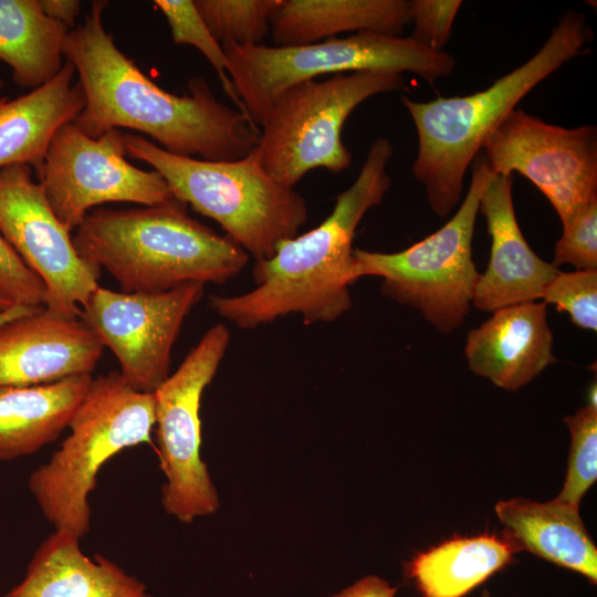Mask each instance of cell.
Segmentation results:
<instances>
[{
  "label": "cell",
  "instance_id": "28",
  "mask_svg": "<svg viewBox=\"0 0 597 597\" xmlns=\"http://www.w3.org/2000/svg\"><path fill=\"white\" fill-rule=\"evenodd\" d=\"M541 298L558 312H566L574 325L597 331V270L558 271Z\"/></svg>",
  "mask_w": 597,
  "mask_h": 597
},
{
  "label": "cell",
  "instance_id": "18",
  "mask_svg": "<svg viewBox=\"0 0 597 597\" xmlns=\"http://www.w3.org/2000/svg\"><path fill=\"white\" fill-rule=\"evenodd\" d=\"M502 536L515 553L528 552L597 584V547L579 507L555 498L536 502L513 498L495 503Z\"/></svg>",
  "mask_w": 597,
  "mask_h": 597
},
{
  "label": "cell",
  "instance_id": "23",
  "mask_svg": "<svg viewBox=\"0 0 597 597\" xmlns=\"http://www.w3.org/2000/svg\"><path fill=\"white\" fill-rule=\"evenodd\" d=\"M514 554L502 535L454 537L417 554L407 574L422 597H464L510 564Z\"/></svg>",
  "mask_w": 597,
  "mask_h": 597
},
{
  "label": "cell",
  "instance_id": "16",
  "mask_svg": "<svg viewBox=\"0 0 597 597\" xmlns=\"http://www.w3.org/2000/svg\"><path fill=\"white\" fill-rule=\"evenodd\" d=\"M512 175L490 178L479 211L486 221L491 238L488 266L476 281L472 305L484 312L535 302L559 271L541 259L530 247L517 223Z\"/></svg>",
  "mask_w": 597,
  "mask_h": 597
},
{
  "label": "cell",
  "instance_id": "34",
  "mask_svg": "<svg viewBox=\"0 0 597 597\" xmlns=\"http://www.w3.org/2000/svg\"><path fill=\"white\" fill-rule=\"evenodd\" d=\"M42 306H39V307H35V306H25V305H12L6 310H1L0 311V325L13 320V318H17V317H20V316H23V315H27V314H30L34 311H36L38 308H40Z\"/></svg>",
  "mask_w": 597,
  "mask_h": 597
},
{
  "label": "cell",
  "instance_id": "7",
  "mask_svg": "<svg viewBox=\"0 0 597 597\" xmlns=\"http://www.w3.org/2000/svg\"><path fill=\"white\" fill-rule=\"evenodd\" d=\"M234 92L255 125L289 87L321 75L359 71L409 72L432 83L450 76L455 60L411 38L357 32L307 45L221 43Z\"/></svg>",
  "mask_w": 597,
  "mask_h": 597
},
{
  "label": "cell",
  "instance_id": "26",
  "mask_svg": "<svg viewBox=\"0 0 597 597\" xmlns=\"http://www.w3.org/2000/svg\"><path fill=\"white\" fill-rule=\"evenodd\" d=\"M570 432L565 480L556 500L579 507L597 480V407L586 405L564 418Z\"/></svg>",
  "mask_w": 597,
  "mask_h": 597
},
{
  "label": "cell",
  "instance_id": "15",
  "mask_svg": "<svg viewBox=\"0 0 597 597\" xmlns=\"http://www.w3.org/2000/svg\"><path fill=\"white\" fill-rule=\"evenodd\" d=\"M104 348L81 318L42 306L0 325V387L92 375Z\"/></svg>",
  "mask_w": 597,
  "mask_h": 597
},
{
  "label": "cell",
  "instance_id": "17",
  "mask_svg": "<svg viewBox=\"0 0 597 597\" xmlns=\"http://www.w3.org/2000/svg\"><path fill=\"white\" fill-rule=\"evenodd\" d=\"M469 369L499 388L517 390L557 359L544 302L506 306L467 336Z\"/></svg>",
  "mask_w": 597,
  "mask_h": 597
},
{
  "label": "cell",
  "instance_id": "31",
  "mask_svg": "<svg viewBox=\"0 0 597 597\" xmlns=\"http://www.w3.org/2000/svg\"><path fill=\"white\" fill-rule=\"evenodd\" d=\"M461 4L460 0L409 1L410 23H413L409 38L432 50L443 51Z\"/></svg>",
  "mask_w": 597,
  "mask_h": 597
},
{
  "label": "cell",
  "instance_id": "3",
  "mask_svg": "<svg viewBox=\"0 0 597 597\" xmlns=\"http://www.w3.org/2000/svg\"><path fill=\"white\" fill-rule=\"evenodd\" d=\"M78 255L105 270L125 293H157L189 282L221 284L249 254L191 218L186 205L91 210L72 237Z\"/></svg>",
  "mask_w": 597,
  "mask_h": 597
},
{
  "label": "cell",
  "instance_id": "13",
  "mask_svg": "<svg viewBox=\"0 0 597 597\" xmlns=\"http://www.w3.org/2000/svg\"><path fill=\"white\" fill-rule=\"evenodd\" d=\"M203 293L205 284L199 282L157 293L98 286L81 307L80 318L114 353L124 380L153 394L169 377L172 346Z\"/></svg>",
  "mask_w": 597,
  "mask_h": 597
},
{
  "label": "cell",
  "instance_id": "29",
  "mask_svg": "<svg viewBox=\"0 0 597 597\" xmlns=\"http://www.w3.org/2000/svg\"><path fill=\"white\" fill-rule=\"evenodd\" d=\"M552 263L556 266L569 264L576 270H597V199L563 226Z\"/></svg>",
  "mask_w": 597,
  "mask_h": 597
},
{
  "label": "cell",
  "instance_id": "4",
  "mask_svg": "<svg viewBox=\"0 0 597 597\" xmlns=\"http://www.w3.org/2000/svg\"><path fill=\"white\" fill-rule=\"evenodd\" d=\"M591 38L585 17L568 10L531 59L488 88L427 102L401 97L418 136L412 174L436 214L447 217L459 203L469 166L504 117L543 80L582 54Z\"/></svg>",
  "mask_w": 597,
  "mask_h": 597
},
{
  "label": "cell",
  "instance_id": "37",
  "mask_svg": "<svg viewBox=\"0 0 597 597\" xmlns=\"http://www.w3.org/2000/svg\"><path fill=\"white\" fill-rule=\"evenodd\" d=\"M479 597H492L490 590L484 589Z\"/></svg>",
  "mask_w": 597,
  "mask_h": 597
},
{
  "label": "cell",
  "instance_id": "20",
  "mask_svg": "<svg viewBox=\"0 0 597 597\" xmlns=\"http://www.w3.org/2000/svg\"><path fill=\"white\" fill-rule=\"evenodd\" d=\"M75 74L66 61L41 87L15 98L0 97V169L14 164L39 168L55 132L84 107V92L74 82Z\"/></svg>",
  "mask_w": 597,
  "mask_h": 597
},
{
  "label": "cell",
  "instance_id": "11",
  "mask_svg": "<svg viewBox=\"0 0 597 597\" xmlns=\"http://www.w3.org/2000/svg\"><path fill=\"white\" fill-rule=\"evenodd\" d=\"M126 157L121 129L92 138L70 122L55 132L35 171L53 213L70 232L105 202L153 207L176 200L159 172Z\"/></svg>",
  "mask_w": 597,
  "mask_h": 597
},
{
  "label": "cell",
  "instance_id": "2",
  "mask_svg": "<svg viewBox=\"0 0 597 597\" xmlns=\"http://www.w3.org/2000/svg\"><path fill=\"white\" fill-rule=\"evenodd\" d=\"M392 145L379 137L352 186L335 199L331 214L317 227L284 240L275 253L255 261V287L234 296L212 295L210 307L241 328H254L289 314L305 324L331 323L353 305V240L368 210L379 205L391 180L387 165Z\"/></svg>",
  "mask_w": 597,
  "mask_h": 597
},
{
  "label": "cell",
  "instance_id": "8",
  "mask_svg": "<svg viewBox=\"0 0 597 597\" xmlns=\"http://www.w3.org/2000/svg\"><path fill=\"white\" fill-rule=\"evenodd\" d=\"M404 85V74L383 71L339 73L293 85L263 116L253 154L266 174L290 188L315 168L338 174L352 163L342 140L348 116L369 97Z\"/></svg>",
  "mask_w": 597,
  "mask_h": 597
},
{
  "label": "cell",
  "instance_id": "1",
  "mask_svg": "<svg viewBox=\"0 0 597 597\" xmlns=\"http://www.w3.org/2000/svg\"><path fill=\"white\" fill-rule=\"evenodd\" d=\"M108 4L93 1L84 22L64 40L63 56L74 66L85 96L72 123L92 138L111 129L137 130L168 153L202 160L250 155L260 135L252 119L220 102L202 77L192 76L184 95L154 83L106 31Z\"/></svg>",
  "mask_w": 597,
  "mask_h": 597
},
{
  "label": "cell",
  "instance_id": "10",
  "mask_svg": "<svg viewBox=\"0 0 597 597\" xmlns=\"http://www.w3.org/2000/svg\"><path fill=\"white\" fill-rule=\"evenodd\" d=\"M230 343L223 324L210 327L179 367L153 392L165 511L182 523L214 513L216 488L200 455V405Z\"/></svg>",
  "mask_w": 597,
  "mask_h": 597
},
{
  "label": "cell",
  "instance_id": "5",
  "mask_svg": "<svg viewBox=\"0 0 597 597\" xmlns=\"http://www.w3.org/2000/svg\"><path fill=\"white\" fill-rule=\"evenodd\" d=\"M125 146L127 157L163 176L176 200L214 220L255 261L271 258L308 218L304 197L266 174L253 150L210 161L168 153L142 135L125 134Z\"/></svg>",
  "mask_w": 597,
  "mask_h": 597
},
{
  "label": "cell",
  "instance_id": "21",
  "mask_svg": "<svg viewBox=\"0 0 597 597\" xmlns=\"http://www.w3.org/2000/svg\"><path fill=\"white\" fill-rule=\"evenodd\" d=\"M408 24L406 0H281L270 32L276 46H297L349 31L400 36Z\"/></svg>",
  "mask_w": 597,
  "mask_h": 597
},
{
  "label": "cell",
  "instance_id": "24",
  "mask_svg": "<svg viewBox=\"0 0 597 597\" xmlns=\"http://www.w3.org/2000/svg\"><path fill=\"white\" fill-rule=\"evenodd\" d=\"M69 31L45 14L40 0H0V61L22 88H39L61 71Z\"/></svg>",
  "mask_w": 597,
  "mask_h": 597
},
{
  "label": "cell",
  "instance_id": "30",
  "mask_svg": "<svg viewBox=\"0 0 597 597\" xmlns=\"http://www.w3.org/2000/svg\"><path fill=\"white\" fill-rule=\"evenodd\" d=\"M0 294L12 304L44 306L43 281L23 262L0 234Z\"/></svg>",
  "mask_w": 597,
  "mask_h": 597
},
{
  "label": "cell",
  "instance_id": "12",
  "mask_svg": "<svg viewBox=\"0 0 597 597\" xmlns=\"http://www.w3.org/2000/svg\"><path fill=\"white\" fill-rule=\"evenodd\" d=\"M494 175L519 172L548 199L562 224L597 199V128H565L511 111L483 144Z\"/></svg>",
  "mask_w": 597,
  "mask_h": 597
},
{
  "label": "cell",
  "instance_id": "32",
  "mask_svg": "<svg viewBox=\"0 0 597 597\" xmlns=\"http://www.w3.org/2000/svg\"><path fill=\"white\" fill-rule=\"evenodd\" d=\"M397 587L384 578L368 575L332 597H395Z\"/></svg>",
  "mask_w": 597,
  "mask_h": 597
},
{
  "label": "cell",
  "instance_id": "22",
  "mask_svg": "<svg viewBox=\"0 0 597 597\" xmlns=\"http://www.w3.org/2000/svg\"><path fill=\"white\" fill-rule=\"evenodd\" d=\"M92 378L0 387V460L32 454L54 441L69 427Z\"/></svg>",
  "mask_w": 597,
  "mask_h": 597
},
{
  "label": "cell",
  "instance_id": "19",
  "mask_svg": "<svg viewBox=\"0 0 597 597\" xmlns=\"http://www.w3.org/2000/svg\"><path fill=\"white\" fill-rule=\"evenodd\" d=\"M6 597H153L144 583L103 555L90 558L80 538L54 531L36 548L24 578Z\"/></svg>",
  "mask_w": 597,
  "mask_h": 597
},
{
  "label": "cell",
  "instance_id": "6",
  "mask_svg": "<svg viewBox=\"0 0 597 597\" xmlns=\"http://www.w3.org/2000/svg\"><path fill=\"white\" fill-rule=\"evenodd\" d=\"M154 396L128 385L119 373L92 378L70 433L29 478V490L54 531L83 537L91 528L88 495L97 473L126 448L150 442Z\"/></svg>",
  "mask_w": 597,
  "mask_h": 597
},
{
  "label": "cell",
  "instance_id": "36",
  "mask_svg": "<svg viewBox=\"0 0 597 597\" xmlns=\"http://www.w3.org/2000/svg\"><path fill=\"white\" fill-rule=\"evenodd\" d=\"M14 304H12L11 302H9L7 298H4L1 294H0V311L1 310H6L10 306H12ZM17 305V304H15Z\"/></svg>",
  "mask_w": 597,
  "mask_h": 597
},
{
  "label": "cell",
  "instance_id": "9",
  "mask_svg": "<svg viewBox=\"0 0 597 597\" xmlns=\"http://www.w3.org/2000/svg\"><path fill=\"white\" fill-rule=\"evenodd\" d=\"M492 176L484 156L478 155L469 190L452 218L398 252L354 249L355 280L381 277L385 296L418 310L441 333L455 331L470 311L480 275L472 259V239L480 198Z\"/></svg>",
  "mask_w": 597,
  "mask_h": 597
},
{
  "label": "cell",
  "instance_id": "25",
  "mask_svg": "<svg viewBox=\"0 0 597 597\" xmlns=\"http://www.w3.org/2000/svg\"><path fill=\"white\" fill-rule=\"evenodd\" d=\"M213 36L220 42L259 45L281 0H193Z\"/></svg>",
  "mask_w": 597,
  "mask_h": 597
},
{
  "label": "cell",
  "instance_id": "35",
  "mask_svg": "<svg viewBox=\"0 0 597 597\" xmlns=\"http://www.w3.org/2000/svg\"><path fill=\"white\" fill-rule=\"evenodd\" d=\"M587 405L597 407V402H596V384L595 383L589 388L588 404Z\"/></svg>",
  "mask_w": 597,
  "mask_h": 597
},
{
  "label": "cell",
  "instance_id": "38",
  "mask_svg": "<svg viewBox=\"0 0 597 597\" xmlns=\"http://www.w3.org/2000/svg\"><path fill=\"white\" fill-rule=\"evenodd\" d=\"M3 86H4V82L2 78H0V88H3Z\"/></svg>",
  "mask_w": 597,
  "mask_h": 597
},
{
  "label": "cell",
  "instance_id": "33",
  "mask_svg": "<svg viewBox=\"0 0 597 597\" xmlns=\"http://www.w3.org/2000/svg\"><path fill=\"white\" fill-rule=\"evenodd\" d=\"M45 14L72 30L81 12L78 0H40Z\"/></svg>",
  "mask_w": 597,
  "mask_h": 597
},
{
  "label": "cell",
  "instance_id": "27",
  "mask_svg": "<svg viewBox=\"0 0 597 597\" xmlns=\"http://www.w3.org/2000/svg\"><path fill=\"white\" fill-rule=\"evenodd\" d=\"M154 3L167 20L172 42L191 45L200 51L214 69L226 94L237 104L239 111L248 115L229 77L227 57L221 43L208 29L195 1L155 0Z\"/></svg>",
  "mask_w": 597,
  "mask_h": 597
},
{
  "label": "cell",
  "instance_id": "14",
  "mask_svg": "<svg viewBox=\"0 0 597 597\" xmlns=\"http://www.w3.org/2000/svg\"><path fill=\"white\" fill-rule=\"evenodd\" d=\"M0 234L43 281L44 307L80 318L81 307L100 286V272L78 255L29 165L0 169Z\"/></svg>",
  "mask_w": 597,
  "mask_h": 597
}]
</instances>
